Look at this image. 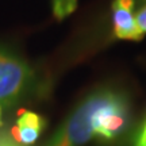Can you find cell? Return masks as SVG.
<instances>
[{"instance_id": "6da1fadb", "label": "cell", "mask_w": 146, "mask_h": 146, "mask_svg": "<svg viewBox=\"0 0 146 146\" xmlns=\"http://www.w3.org/2000/svg\"><path fill=\"white\" fill-rule=\"evenodd\" d=\"M34 73L26 62L0 50V102L10 106L33 88Z\"/></svg>"}, {"instance_id": "7a4b0ae2", "label": "cell", "mask_w": 146, "mask_h": 146, "mask_svg": "<svg viewBox=\"0 0 146 146\" xmlns=\"http://www.w3.org/2000/svg\"><path fill=\"white\" fill-rule=\"evenodd\" d=\"M135 0H114V34L116 38L130 41H141L143 38L145 34L137 26L133 14Z\"/></svg>"}, {"instance_id": "3957f363", "label": "cell", "mask_w": 146, "mask_h": 146, "mask_svg": "<svg viewBox=\"0 0 146 146\" xmlns=\"http://www.w3.org/2000/svg\"><path fill=\"white\" fill-rule=\"evenodd\" d=\"M43 126L45 122L38 114L31 111H23L16 120V125L11 131V135L14 141L23 145H30L38 139Z\"/></svg>"}, {"instance_id": "277c9868", "label": "cell", "mask_w": 146, "mask_h": 146, "mask_svg": "<svg viewBox=\"0 0 146 146\" xmlns=\"http://www.w3.org/2000/svg\"><path fill=\"white\" fill-rule=\"evenodd\" d=\"M77 7V0H53V14L58 21L70 15Z\"/></svg>"}, {"instance_id": "5b68a950", "label": "cell", "mask_w": 146, "mask_h": 146, "mask_svg": "<svg viewBox=\"0 0 146 146\" xmlns=\"http://www.w3.org/2000/svg\"><path fill=\"white\" fill-rule=\"evenodd\" d=\"M134 18H135V23L137 26L139 27V30L143 34H146V4L142 5L138 10V12L134 15Z\"/></svg>"}, {"instance_id": "8992f818", "label": "cell", "mask_w": 146, "mask_h": 146, "mask_svg": "<svg viewBox=\"0 0 146 146\" xmlns=\"http://www.w3.org/2000/svg\"><path fill=\"white\" fill-rule=\"evenodd\" d=\"M134 146H146V120L142 126V129L139 130V133L137 134Z\"/></svg>"}, {"instance_id": "52a82bcc", "label": "cell", "mask_w": 146, "mask_h": 146, "mask_svg": "<svg viewBox=\"0 0 146 146\" xmlns=\"http://www.w3.org/2000/svg\"><path fill=\"white\" fill-rule=\"evenodd\" d=\"M0 146H18L14 141L8 139L7 137L4 135H0Z\"/></svg>"}, {"instance_id": "ba28073f", "label": "cell", "mask_w": 146, "mask_h": 146, "mask_svg": "<svg viewBox=\"0 0 146 146\" xmlns=\"http://www.w3.org/2000/svg\"><path fill=\"white\" fill-rule=\"evenodd\" d=\"M135 4L139 5V7H142V5L146 4V0H135Z\"/></svg>"}, {"instance_id": "9c48e42d", "label": "cell", "mask_w": 146, "mask_h": 146, "mask_svg": "<svg viewBox=\"0 0 146 146\" xmlns=\"http://www.w3.org/2000/svg\"><path fill=\"white\" fill-rule=\"evenodd\" d=\"M1 123L3 122H1V106H0V126H1Z\"/></svg>"}]
</instances>
